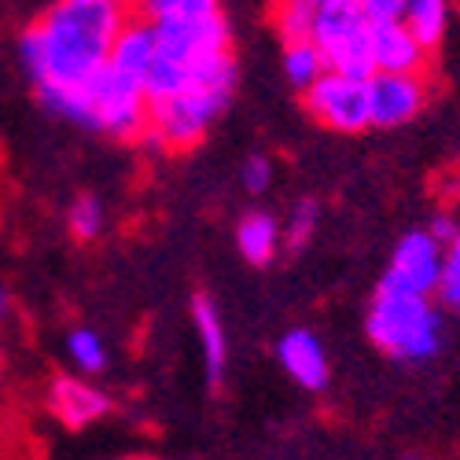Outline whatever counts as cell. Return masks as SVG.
Returning <instances> with one entry per match:
<instances>
[{
  "label": "cell",
  "instance_id": "cell-28",
  "mask_svg": "<svg viewBox=\"0 0 460 460\" xmlns=\"http://www.w3.org/2000/svg\"><path fill=\"white\" fill-rule=\"evenodd\" d=\"M133 460H151V456H133Z\"/></svg>",
  "mask_w": 460,
  "mask_h": 460
},
{
  "label": "cell",
  "instance_id": "cell-17",
  "mask_svg": "<svg viewBox=\"0 0 460 460\" xmlns=\"http://www.w3.org/2000/svg\"><path fill=\"white\" fill-rule=\"evenodd\" d=\"M66 358L74 365V376H100L107 368V342L93 328H74L66 335Z\"/></svg>",
  "mask_w": 460,
  "mask_h": 460
},
{
  "label": "cell",
  "instance_id": "cell-10",
  "mask_svg": "<svg viewBox=\"0 0 460 460\" xmlns=\"http://www.w3.org/2000/svg\"><path fill=\"white\" fill-rule=\"evenodd\" d=\"M372 74H428V49L398 22H372Z\"/></svg>",
  "mask_w": 460,
  "mask_h": 460
},
{
  "label": "cell",
  "instance_id": "cell-18",
  "mask_svg": "<svg viewBox=\"0 0 460 460\" xmlns=\"http://www.w3.org/2000/svg\"><path fill=\"white\" fill-rule=\"evenodd\" d=\"M140 12L147 22H191L221 15V0H140Z\"/></svg>",
  "mask_w": 460,
  "mask_h": 460
},
{
  "label": "cell",
  "instance_id": "cell-8",
  "mask_svg": "<svg viewBox=\"0 0 460 460\" xmlns=\"http://www.w3.org/2000/svg\"><path fill=\"white\" fill-rule=\"evenodd\" d=\"M431 100L428 74H372L368 78V114L372 129H398L412 122Z\"/></svg>",
  "mask_w": 460,
  "mask_h": 460
},
{
  "label": "cell",
  "instance_id": "cell-25",
  "mask_svg": "<svg viewBox=\"0 0 460 460\" xmlns=\"http://www.w3.org/2000/svg\"><path fill=\"white\" fill-rule=\"evenodd\" d=\"M361 8L372 22H398L405 12V0H361Z\"/></svg>",
  "mask_w": 460,
  "mask_h": 460
},
{
  "label": "cell",
  "instance_id": "cell-12",
  "mask_svg": "<svg viewBox=\"0 0 460 460\" xmlns=\"http://www.w3.org/2000/svg\"><path fill=\"white\" fill-rule=\"evenodd\" d=\"M277 361L302 391H324L328 387L332 365H328V354L321 347V339L310 328H291L277 342Z\"/></svg>",
  "mask_w": 460,
  "mask_h": 460
},
{
  "label": "cell",
  "instance_id": "cell-5",
  "mask_svg": "<svg viewBox=\"0 0 460 460\" xmlns=\"http://www.w3.org/2000/svg\"><path fill=\"white\" fill-rule=\"evenodd\" d=\"M310 45L324 59V70L372 78V19L361 0H321L310 15Z\"/></svg>",
  "mask_w": 460,
  "mask_h": 460
},
{
  "label": "cell",
  "instance_id": "cell-13",
  "mask_svg": "<svg viewBox=\"0 0 460 460\" xmlns=\"http://www.w3.org/2000/svg\"><path fill=\"white\" fill-rule=\"evenodd\" d=\"M155 52H159L155 30H151V22H147L144 15H133V19L122 26V33L114 37L111 56H107V66L119 70L122 78H133V82L144 85L151 63H155Z\"/></svg>",
  "mask_w": 460,
  "mask_h": 460
},
{
  "label": "cell",
  "instance_id": "cell-1",
  "mask_svg": "<svg viewBox=\"0 0 460 460\" xmlns=\"http://www.w3.org/2000/svg\"><path fill=\"white\" fill-rule=\"evenodd\" d=\"M133 19L129 0H56L19 37V59L33 93L56 111L107 66L114 37Z\"/></svg>",
  "mask_w": 460,
  "mask_h": 460
},
{
  "label": "cell",
  "instance_id": "cell-3",
  "mask_svg": "<svg viewBox=\"0 0 460 460\" xmlns=\"http://www.w3.org/2000/svg\"><path fill=\"white\" fill-rule=\"evenodd\" d=\"M365 332L372 339V347L379 354H387L391 361L420 365V361H431L442 347V314L424 295L376 288L368 302Z\"/></svg>",
  "mask_w": 460,
  "mask_h": 460
},
{
  "label": "cell",
  "instance_id": "cell-23",
  "mask_svg": "<svg viewBox=\"0 0 460 460\" xmlns=\"http://www.w3.org/2000/svg\"><path fill=\"white\" fill-rule=\"evenodd\" d=\"M310 15H314V8L298 4V0H277L273 26H277V33H280V41H284V45L310 41Z\"/></svg>",
  "mask_w": 460,
  "mask_h": 460
},
{
  "label": "cell",
  "instance_id": "cell-26",
  "mask_svg": "<svg viewBox=\"0 0 460 460\" xmlns=\"http://www.w3.org/2000/svg\"><path fill=\"white\" fill-rule=\"evenodd\" d=\"M8 314H12V291H8V288H0V324L8 321Z\"/></svg>",
  "mask_w": 460,
  "mask_h": 460
},
{
  "label": "cell",
  "instance_id": "cell-16",
  "mask_svg": "<svg viewBox=\"0 0 460 460\" xmlns=\"http://www.w3.org/2000/svg\"><path fill=\"white\" fill-rule=\"evenodd\" d=\"M449 12H453V0H405L402 26L431 52L442 45V37L449 30Z\"/></svg>",
  "mask_w": 460,
  "mask_h": 460
},
{
  "label": "cell",
  "instance_id": "cell-27",
  "mask_svg": "<svg viewBox=\"0 0 460 460\" xmlns=\"http://www.w3.org/2000/svg\"><path fill=\"white\" fill-rule=\"evenodd\" d=\"M298 4H305V8H317V4H321V0H298Z\"/></svg>",
  "mask_w": 460,
  "mask_h": 460
},
{
  "label": "cell",
  "instance_id": "cell-7",
  "mask_svg": "<svg viewBox=\"0 0 460 460\" xmlns=\"http://www.w3.org/2000/svg\"><path fill=\"white\" fill-rule=\"evenodd\" d=\"M442 251H446V243H438L428 228L405 233L387 258L379 288L431 298L438 291V277H442Z\"/></svg>",
  "mask_w": 460,
  "mask_h": 460
},
{
  "label": "cell",
  "instance_id": "cell-24",
  "mask_svg": "<svg viewBox=\"0 0 460 460\" xmlns=\"http://www.w3.org/2000/svg\"><path fill=\"white\" fill-rule=\"evenodd\" d=\"M240 181H243V188L251 191V196H261V191L273 184V163L265 159V155H254V159H247V163H243V173H240Z\"/></svg>",
  "mask_w": 460,
  "mask_h": 460
},
{
  "label": "cell",
  "instance_id": "cell-19",
  "mask_svg": "<svg viewBox=\"0 0 460 460\" xmlns=\"http://www.w3.org/2000/svg\"><path fill=\"white\" fill-rule=\"evenodd\" d=\"M324 74V59L317 56V49L310 41H298V45H284V78L291 82V89L305 93L317 78Z\"/></svg>",
  "mask_w": 460,
  "mask_h": 460
},
{
  "label": "cell",
  "instance_id": "cell-9",
  "mask_svg": "<svg viewBox=\"0 0 460 460\" xmlns=\"http://www.w3.org/2000/svg\"><path fill=\"white\" fill-rule=\"evenodd\" d=\"M155 45L163 56L181 63H203L210 56L233 52V33H228L225 15H207L191 22H151Z\"/></svg>",
  "mask_w": 460,
  "mask_h": 460
},
{
  "label": "cell",
  "instance_id": "cell-2",
  "mask_svg": "<svg viewBox=\"0 0 460 460\" xmlns=\"http://www.w3.org/2000/svg\"><path fill=\"white\" fill-rule=\"evenodd\" d=\"M233 93H236L233 52L203 59L196 66V82H191L184 93H177L163 103H151L144 140L159 151H191L207 137V129L214 126L217 114L228 107Z\"/></svg>",
  "mask_w": 460,
  "mask_h": 460
},
{
  "label": "cell",
  "instance_id": "cell-14",
  "mask_svg": "<svg viewBox=\"0 0 460 460\" xmlns=\"http://www.w3.org/2000/svg\"><path fill=\"white\" fill-rule=\"evenodd\" d=\"M191 324H196L199 347H203L207 376H210V383H217L225 376V361H228V335H225V321L217 314V305L207 295H196V302H191Z\"/></svg>",
  "mask_w": 460,
  "mask_h": 460
},
{
  "label": "cell",
  "instance_id": "cell-4",
  "mask_svg": "<svg viewBox=\"0 0 460 460\" xmlns=\"http://www.w3.org/2000/svg\"><path fill=\"white\" fill-rule=\"evenodd\" d=\"M59 119L78 122L93 133H107L114 140H140L147 133V93L140 82L122 78L119 70L103 66L96 78H89L78 93H70L59 107Z\"/></svg>",
  "mask_w": 460,
  "mask_h": 460
},
{
  "label": "cell",
  "instance_id": "cell-11",
  "mask_svg": "<svg viewBox=\"0 0 460 460\" xmlns=\"http://www.w3.org/2000/svg\"><path fill=\"white\" fill-rule=\"evenodd\" d=\"M49 405H52V412L63 420V424L74 428V431L96 424L100 416L111 412L107 391H100L96 383H89L85 376H70V372L56 376L49 383Z\"/></svg>",
  "mask_w": 460,
  "mask_h": 460
},
{
  "label": "cell",
  "instance_id": "cell-6",
  "mask_svg": "<svg viewBox=\"0 0 460 460\" xmlns=\"http://www.w3.org/2000/svg\"><path fill=\"white\" fill-rule=\"evenodd\" d=\"M305 114L332 129V133H365L372 129V114H368V78H350V74L324 70L321 78L302 93Z\"/></svg>",
  "mask_w": 460,
  "mask_h": 460
},
{
  "label": "cell",
  "instance_id": "cell-15",
  "mask_svg": "<svg viewBox=\"0 0 460 460\" xmlns=\"http://www.w3.org/2000/svg\"><path fill=\"white\" fill-rule=\"evenodd\" d=\"M236 247L251 265H270L280 251V221L265 210H251L236 225Z\"/></svg>",
  "mask_w": 460,
  "mask_h": 460
},
{
  "label": "cell",
  "instance_id": "cell-20",
  "mask_svg": "<svg viewBox=\"0 0 460 460\" xmlns=\"http://www.w3.org/2000/svg\"><path fill=\"white\" fill-rule=\"evenodd\" d=\"M317 217H321V210H317L314 199H298V203L291 207L288 221L280 225V247H288L291 254H298L305 243L314 240V233H317Z\"/></svg>",
  "mask_w": 460,
  "mask_h": 460
},
{
  "label": "cell",
  "instance_id": "cell-29",
  "mask_svg": "<svg viewBox=\"0 0 460 460\" xmlns=\"http://www.w3.org/2000/svg\"><path fill=\"white\" fill-rule=\"evenodd\" d=\"M405 460H420V456H405Z\"/></svg>",
  "mask_w": 460,
  "mask_h": 460
},
{
  "label": "cell",
  "instance_id": "cell-21",
  "mask_svg": "<svg viewBox=\"0 0 460 460\" xmlns=\"http://www.w3.org/2000/svg\"><path fill=\"white\" fill-rule=\"evenodd\" d=\"M103 225H107V214H103V203L96 196H78L70 203L66 228H70V236L78 243H93L103 233Z\"/></svg>",
  "mask_w": 460,
  "mask_h": 460
},
{
  "label": "cell",
  "instance_id": "cell-22",
  "mask_svg": "<svg viewBox=\"0 0 460 460\" xmlns=\"http://www.w3.org/2000/svg\"><path fill=\"white\" fill-rule=\"evenodd\" d=\"M438 302L446 305V310L460 314V225L456 233L449 236L446 251H442V277H438Z\"/></svg>",
  "mask_w": 460,
  "mask_h": 460
}]
</instances>
